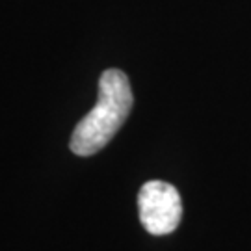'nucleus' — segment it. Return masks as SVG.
Returning a JSON list of instances; mask_svg holds the SVG:
<instances>
[{"label":"nucleus","mask_w":251,"mask_h":251,"mask_svg":"<svg viewBox=\"0 0 251 251\" xmlns=\"http://www.w3.org/2000/svg\"><path fill=\"white\" fill-rule=\"evenodd\" d=\"M140 222L154 236L173 233L182 216V201L175 186L164 180L145 182L138 194Z\"/></svg>","instance_id":"f03ea898"},{"label":"nucleus","mask_w":251,"mask_h":251,"mask_svg":"<svg viewBox=\"0 0 251 251\" xmlns=\"http://www.w3.org/2000/svg\"><path fill=\"white\" fill-rule=\"evenodd\" d=\"M132 90L126 75L106 69L99 80V99L78 121L71 136V151L78 156L99 152L116 136L132 110Z\"/></svg>","instance_id":"f257e3e1"}]
</instances>
